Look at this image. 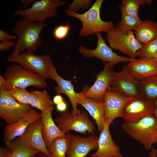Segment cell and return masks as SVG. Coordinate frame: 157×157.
<instances>
[{
    "label": "cell",
    "instance_id": "7c38bea8",
    "mask_svg": "<svg viewBox=\"0 0 157 157\" xmlns=\"http://www.w3.org/2000/svg\"><path fill=\"white\" fill-rule=\"evenodd\" d=\"M42 126L40 118L31 124L22 135L13 141L25 144L49 157L50 154L43 137Z\"/></svg>",
    "mask_w": 157,
    "mask_h": 157
},
{
    "label": "cell",
    "instance_id": "8992f818",
    "mask_svg": "<svg viewBox=\"0 0 157 157\" xmlns=\"http://www.w3.org/2000/svg\"><path fill=\"white\" fill-rule=\"evenodd\" d=\"M8 62L16 63L32 70L45 79L48 78L52 59L49 54L36 55L25 51L20 53H11L7 58Z\"/></svg>",
    "mask_w": 157,
    "mask_h": 157
},
{
    "label": "cell",
    "instance_id": "e0dca14e",
    "mask_svg": "<svg viewBox=\"0 0 157 157\" xmlns=\"http://www.w3.org/2000/svg\"><path fill=\"white\" fill-rule=\"evenodd\" d=\"M41 118V113L33 109L21 119L10 124H7L4 129L3 142L6 146L15 139L22 135L28 126Z\"/></svg>",
    "mask_w": 157,
    "mask_h": 157
},
{
    "label": "cell",
    "instance_id": "4fadbf2b",
    "mask_svg": "<svg viewBox=\"0 0 157 157\" xmlns=\"http://www.w3.org/2000/svg\"><path fill=\"white\" fill-rule=\"evenodd\" d=\"M138 81L124 65L120 72H114L110 89L129 97H134L140 95Z\"/></svg>",
    "mask_w": 157,
    "mask_h": 157
},
{
    "label": "cell",
    "instance_id": "d590c367",
    "mask_svg": "<svg viewBox=\"0 0 157 157\" xmlns=\"http://www.w3.org/2000/svg\"><path fill=\"white\" fill-rule=\"evenodd\" d=\"M16 42L11 40L1 42L0 43V50L4 51L9 50L12 47H15Z\"/></svg>",
    "mask_w": 157,
    "mask_h": 157
},
{
    "label": "cell",
    "instance_id": "74e56055",
    "mask_svg": "<svg viewBox=\"0 0 157 157\" xmlns=\"http://www.w3.org/2000/svg\"><path fill=\"white\" fill-rule=\"evenodd\" d=\"M56 107L58 111L63 112L66 110L67 107V104L64 101L61 103L56 105Z\"/></svg>",
    "mask_w": 157,
    "mask_h": 157
},
{
    "label": "cell",
    "instance_id": "d6986e66",
    "mask_svg": "<svg viewBox=\"0 0 157 157\" xmlns=\"http://www.w3.org/2000/svg\"><path fill=\"white\" fill-rule=\"evenodd\" d=\"M126 65L130 73L138 81L157 76V60L153 58H133Z\"/></svg>",
    "mask_w": 157,
    "mask_h": 157
},
{
    "label": "cell",
    "instance_id": "e575fe53",
    "mask_svg": "<svg viewBox=\"0 0 157 157\" xmlns=\"http://www.w3.org/2000/svg\"><path fill=\"white\" fill-rule=\"evenodd\" d=\"M17 38V36L16 35L10 34L2 29H0V41L1 42L10 41Z\"/></svg>",
    "mask_w": 157,
    "mask_h": 157
},
{
    "label": "cell",
    "instance_id": "9a60e30c",
    "mask_svg": "<svg viewBox=\"0 0 157 157\" xmlns=\"http://www.w3.org/2000/svg\"><path fill=\"white\" fill-rule=\"evenodd\" d=\"M131 97L110 89L106 92L104 100L105 116L106 120L110 125L115 119L121 117L124 107Z\"/></svg>",
    "mask_w": 157,
    "mask_h": 157
},
{
    "label": "cell",
    "instance_id": "bcb514c9",
    "mask_svg": "<svg viewBox=\"0 0 157 157\" xmlns=\"http://www.w3.org/2000/svg\"><path fill=\"white\" fill-rule=\"evenodd\" d=\"M31 157H40V156H36V155L33 156H32Z\"/></svg>",
    "mask_w": 157,
    "mask_h": 157
},
{
    "label": "cell",
    "instance_id": "484cf974",
    "mask_svg": "<svg viewBox=\"0 0 157 157\" xmlns=\"http://www.w3.org/2000/svg\"><path fill=\"white\" fill-rule=\"evenodd\" d=\"M69 133L57 138L53 141L48 148L50 155L47 157H66L69 141Z\"/></svg>",
    "mask_w": 157,
    "mask_h": 157
},
{
    "label": "cell",
    "instance_id": "d4e9b609",
    "mask_svg": "<svg viewBox=\"0 0 157 157\" xmlns=\"http://www.w3.org/2000/svg\"><path fill=\"white\" fill-rule=\"evenodd\" d=\"M138 87L140 95L148 100L157 99V76L139 81Z\"/></svg>",
    "mask_w": 157,
    "mask_h": 157
},
{
    "label": "cell",
    "instance_id": "4316f807",
    "mask_svg": "<svg viewBox=\"0 0 157 157\" xmlns=\"http://www.w3.org/2000/svg\"><path fill=\"white\" fill-rule=\"evenodd\" d=\"M151 0H124L119 6L121 14L127 15L140 19L138 12L141 5L144 4L150 5L152 3Z\"/></svg>",
    "mask_w": 157,
    "mask_h": 157
},
{
    "label": "cell",
    "instance_id": "7bdbcfd3",
    "mask_svg": "<svg viewBox=\"0 0 157 157\" xmlns=\"http://www.w3.org/2000/svg\"><path fill=\"white\" fill-rule=\"evenodd\" d=\"M155 106V109L154 115L157 118V99L153 103Z\"/></svg>",
    "mask_w": 157,
    "mask_h": 157
},
{
    "label": "cell",
    "instance_id": "2e32d148",
    "mask_svg": "<svg viewBox=\"0 0 157 157\" xmlns=\"http://www.w3.org/2000/svg\"><path fill=\"white\" fill-rule=\"evenodd\" d=\"M66 157H86L92 150L97 149L99 137L92 135L87 137L69 133Z\"/></svg>",
    "mask_w": 157,
    "mask_h": 157
},
{
    "label": "cell",
    "instance_id": "277c9868",
    "mask_svg": "<svg viewBox=\"0 0 157 157\" xmlns=\"http://www.w3.org/2000/svg\"><path fill=\"white\" fill-rule=\"evenodd\" d=\"M6 83L5 90L13 87L26 88L33 86L44 89L47 86L46 79L34 71L18 64L8 67L4 73Z\"/></svg>",
    "mask_w": 157,
    "mask_h": 157
},
{
    "label": "cell",
    "instance_id": "52a82bcc",
    "mask_svg": "<svg viewBox=\"0 0 157 157\" xmlns=\"http://www.w3.org/2000/svg\"><path fill=\"white\" fill-rule=\"evenodd\" d=\"M56 122L59 129L66 134L74 131L86 135L87 133L94 134L96 128L87 113L83 111L74 115L72 112L66 110L57 118Z\"/></svg>",
    "mask_w": 157,
    "mask_h": 157
},
{
    "label": "cell",
    "instance_id": "44dd1931",
    "mask_svg": "<svg viewBox=\"0 0 157 157\" xmlns=\"http://www.w3.org/2000/svg\"><path fill=\"white\" fill-rule=\"evenodd\" d=\"M33 109L30 105L19 103L9 94L7 107L0 117L7 124H10L22 119Z\"/></svg>",
    "mask_w": 157,
    "mask_h": 157
},
{
    "label": "cell",
    "instance_id": "7402d4cb",
    "mask_svg": "<svg viewBox=\"0 0 157 157\" xmlns=\"http://www.w3.org/2000/svg\"><path fill=\"white\" fill-rule=\"evenodd\" d=\"M52 112L46 111L40 113L42 124V134L47 148L54 139L66 134L59 129L55 123L52 117Z\"/></svg>",
    "mask_w": 157,
    "mask_h": 157
},
{
    "label": "cell",
    "instance_id": "cb8c5ba5",
    "mask_svg": "<svg viewBox=\"0 0 157 157\" xmlns=\"http://www.w3.org/2000/svg\"><path fill=\"white\" fill-rule=\"evenodd\" d=\"M30 92L29 105L33 108L38 109L41 112L46 111H53V103L46 90L40 91L31 90Z\"/></svg>",
    "mask_w": 157,
    "mask_h": 157
},
{
    "label": "cell",
    "instance_id": "ac0fdd59",
    "mask_svg": "<svg viewBox=\"0 0 157 157\" xmlns=\"http://www.w3.org/2000/svg\"><path fill=\"white\" fill-rule=\"evenodd\" d=\"M110 126L106 120L103 129L99 133L97 150L91 154L92 157H124L120 152L119 147L113 139Z\"/></svg>",
    "mask_w": 157,
    "mask_h": 157
},
{
    "label": "cell",
    "instance_id": "ba28073f",
    "mask_svg": "<svg viewBox=\"0 0 157 157\" xmlns=\"http://www.w3.org/2000/svg\"><path fill=\"white\" fill-rule=\"evenodd\" d=\"M107 40L111 48L131 58H135L137 51L142 46L136 39L133 31L125 34L116 27L107 33Z\"/></svg>",
    "mask_w": 157,
    "mask_h": 157
},
{
    "label": "cell",
    "instance_id": "60d3db41",
    "mask_svg": "<svg viewBox=\"0 0 157 157\" xmlns=\"http://www.w3.org/2000/svg\"><path fill=\"white\" fill-rule=\"evenodd\" d=\"M35 0H21L20 2L23 4V8H25L31 3H32Z\"/></svg>",
    "mask_w": 157,
    "mask_h": 157
},
{
    "label": "cell",
    "instance_id": "9c48e42d",
    "mask_svg": "<svg viewBox=\"0 0 157 157\" xmlns=\"http://www.w3.org/2000/svg\"><path fill=\"white\" fill-rule=\"evenodd\" d=\"M97 38V45L93 49H89L84 46H81L79 51L85 58L95 57L101 60L104 65H109L113 67L121 62H129L133 58L120 56L114 52L104 40L101 32L96 33Z\"/></svg>",
    "mask_w": 157,
    "mask_h": 157
},
{
    "label": "cell",
    "instance_id": "8fae6325",
    "mask_svg": "<svg viewBox=\"0 0 157 157\" xmlns=\"http://www.w3.org/2000/svg\"><path fill=\"white\" fill-rule=\"evenodd\" d=\"M48 78L52 79L56 82L57 86L54 87L53 90L58 94H64L69 99L72 108V114L76 115L80 113L81 110L77 108L78 101L89 87L85 86L82 92H76L72 83V81L65 80L61 77L58 73L56 69L53 64L50 68Z\"/></svg>",
    "mask_w": 157,
    "mask_h": 157
},
{
    "label": "cell",
    "instance_id": "83f0119b",
    "mask_svg": "<svg viewBox=\"0 0 157 157\" xmlns=\"http://www.w3.org/2000/svg\"><path fill=\"white\" fill-rule=\"evenodd\" d=\"M11 152L8 157H31L41 152L28 146L13 141L8 146Z\"/></svg>",
    "mask_w": 157,
    "mask_h": 157
},
{
    "label": "cell",
    "instance_id": "f6af8a7d",
    "mask_svg": "<svg viewBox=\"0 0 157 157\" xmlns=\"http://www.w3.org/2000/svg\"><path fill=\"white\" fill-rule=\"evenodd\" d=\"M40 157H47V156L42 153H40Z\"/></svg>",
    "mask_w": 157,
    "mask_h": 157
},
{
    "label": "cell",
    "instance_id": "b9f144b4",
    "mask_svg": "<svg viewBox=\"0 0 157 157\" xmlns=\"http://www.w3.org/2000/svg\"><path fill=\"white\" fill-rule=\"evenodd\" d=\"M151 150L149 157H157V148H156L153 146Z\"/></svg>",
    "mask_w": 157,
    "mask_h": 157
},
{
    "label": "cell",
    "instance_id": "f1b7e54d",
    "mask_svg": "<svg viewBox=\"0 0 157 157\" xmlns=\"http://www.w3.org/2000/svg\"><path fill=\"white\" fill-rule=\"evenodd\" d=\"M120 22L116 27L120 31L124 33L133 31L143 21L140 19L126 15L121 14Z\"/></svg>",
    "mask_w": 157,
    "mask_h": 157
},
{
    "label": "cell",
    "instance_id": "ab89813d",
    "mask_svg": "<svg viewBox=\"0 0 157 157\" xmlns=\"http://www.w3.org/2000/svg\"><path fill=\"white\" fill-rule=\"evenodd\" d=\"M6 81L3 76L0 75V90H5Z\"/></svg>",
    "mask_w": 157,
    "mask_h": 157
},
{
    "label": "cell",
    "instance_id": "7a4b0ae2",
    "mask_svg": "<svg viewBox=\"0 0 157 157\" xmlns=\"http://www.w3.org/2000/svg\"><path fill=\"white\" fill-rule=\"evenodd\" d=\"M103 0H96L92 7L83 14H79L68 9L65 10L68 16L75 17L80 20L82 26L79 31L80 35L87 36L98 32L107 33L114 27L112 21L105 22L100 17L101 8Z\"/></svg>",
    "mask_w": 157,
    "mask_h": 157
},
{
    "label": "cell",
    "instance_id": "603a6c76",
    "mask_svg": "<svg viewBox=\"0 0 157 157\" xmlns=\"http://www.w3.org/2000/svg\"><path fill=\"white\" fill-rule=\"evenodd\" d=\"M134 33L136 39L140 43H148L157 38V23L146 19L136 28Z\"/></svg>",
    "mask_w": 157,
    "mask_h": 157
},
{
    "label": "cell",
    "instance_id": "4dcf8cb0",
    "mask_svg": "<svg viewBox=\"0 0 157 157\" xmlns=\"http://www.w3.org/2000/svg\"><path fill=\"white\" fill-rule=\"evenodd\" d=\"M157 51V38L151 41L142 44V48L136 53L139 58H153Z\"/></svg>",
    "mask_w": 157,
    "mask_h": 157
},
{
    "label": "cell",
    "instance_id": "6da1fadb",
    "mask_svg": "<svg viewBox=\"0 0 157 157\" xmlns=\"http://www.w3.org/2000/svg\"><path fill=\"white\" fill-rule=\"evenodd\" d=\"M46 26L44 23L24 19L16 21L11 32L16 35L17 40L12 53H20L24 51L34 53L41 44L40 35Z\"/></svg>",
    "mask_w": 157,
    "mask_h": 157
},
{
    "label": "cell",
    "instance_id": "3957f363",
    "mask_svg": "<svg viewBox=\"0 0 157 157\" xmlns=\"http://www.w3.org/2000/svg\"><path fill=\"white\" fill-rule=\"evenodd\" d=\"M123 130L132 138L140 143L146 150L157 144V118L152 115L132 122H124Z\"/></svg>",
    "mask_w": 157,
    "mask_h": 157
},
{
    "label": "cell",
    "instance_id": "5b68a950",
    "mask_svg": "<svg viewBox=\"0 0 157 157\" xmlns=\"http://www.w3.org/2000/svg\"><path fill=\"white\" fill-rule=\"evenodd\" d=\"M65 1L61 0H41L35 1L31 7L24 9H18L13 14L20 16L23 19L38 23H44L48 18L57 14V8L65 5Z\"/></svg>",
    "mask_w": 157,
    "mask_h": 157
},
{
    "label": "cell",
    "instance_id": "d6a6232c",
    "mask_svg": "<svg viewBox=\"0 0 157 157\" xmlns=\"http://www.w3.org/2000/svg\"><path fill=\"white\" fill-rule=\"evenodd\" d=\"M91 1V0H74L69 4L68 9L76 13L81 9L89 8Z\"/></svg>",
    "mask_w": 157,
    "mask_h": 157
},
{
    "label": "cell",
    "instance_id": "8d00e7d4",
    "mask_svg": "<svg viewBox=\"0 0 157 157\" xmlns=\"http://www.w3.org/2000/svg\"><path fill=\"white\" fill-rule=\"evenodd\" d=\"M11 152V149L8 146L0 148V157H8Z\"/></svg>",
    "mask_w": 157,
    "mask_h": 157
},
{
    "label": "cell",
    "instance_id": "f546056e",
    "mask_svg": "<svg viewBox=\"0 0 157 157\" xmlns=\"http://www.w3.org/2000/svg\"><path fill=\"white\" fill-rule=\"evenodd\" d=\"M7 91L19 103L24 105H29L30 92L26 88L13 87Z\"/></svg>",
    "mask_w": 157,
    "mask_h": 157
},
{
    "label": "cell",
    "instance_id": "30bf717a",
    "mask_svg": "<svg viewBox=\"0 0 157 157\" xmlns=\"http://www.w3.org/2000/svg\"><path fill=\"white\" fill-rule=\"evenodd\" d=\"M154 104L139 95L131 97L125 105L121 117L124 122L136 121L148 115L154 114Z\"/></svg>",
    "mask_w": 157,
    "mask_h": 157
},
{
    "label": "cell",
    "instance_id": "ee69618b",
    "mask_svg": "<svg viewBox=\"0 0 157 157\" xmlns=\"http://www.w3.org/2000/svg\"><path fill=\"white\" fill-rule=\"evenodd\" d=\"M153 58L157 60V51L156 52V53L155 54Z\"/></svg>",
    "mask_w": 157,
    "mask_h": 157
},
{
    "label": "cell",
    "instance_id": "f35d334b",
    "mask_svg": "<svg viewBox=\"0 0 157 157\" xmlns=\"http://www.w3.org/2000/svg\"><path fill=\"white\" fill-rule=\"evenodd\" d=\"M64 101L63 97L60 94L55 95L53 99V103L56 105L61 103Z\"/></svg>",
    "mask_w": 157,
    "mask_h": 157
},
{
    "label": "cell",
    "instance_id": "836d02e7",
    "mask_svg": "<svg viewBox=\"0 0 157 157\" xmlns=\"http://www.w3.org/2000/svg\"><path fill=\"white\" fill-rule=\"evenodd\" d=\"M9 94L6 90H0V115L3 113L7 107Z\"/></svg>",
    "mask_w": 157,
    "mask_h": 157
},
{
    "label": "cell",
    "instance_id": "5bb4252c",
    "mask_svg": "<svg viewBox=\"0 0 157 157\" xmlns=\"http://www.w3.org/2000/svg\"><path fill=\"white\" fill-rule=\"evenodd\" d=\"M113 67L110 65H104L103 70L96 76V79L93 85L89 87L80 98L86 97L104 102L105 94L111 86L115 72L112 69Z\"/></svg>",
    "mask_w": 157,
    "mask_h": 157
},
{
    "label": "cell",
    "instance_id": "1f68e13d",
    "mask_svg": "<svg viewBox=\"0 0 157 157\" xmlns=\"http://www.w3.org/2000/svg\"><path fill=\"white\" fill-rule=\"evenodd\" d=\"M69 23L66 25H60L54 29L53 35L54 38L58 40L65 38L68 35L70 28Z\"/></svg>",
    "mask_w": 157,
    "mask_h": 157
},
{
    "label": "cell",
    "instance_id": "ffe728a7",
    "mask_svg": "<svg viewBox=\"0 0 157 157\" xmlns=\"http://www.w3.org/2000/svg\"><path fill=\"white\" fill-rule=\"evenodd\" d=\"M78 104L83 107L95 121L98 130L100 133L103 129L106 122L104 102L95 101L88 97H83L79 99Z\"/></svg>",
    "mask_w": 157,
    "mask_h": 157
}]
</instances>
